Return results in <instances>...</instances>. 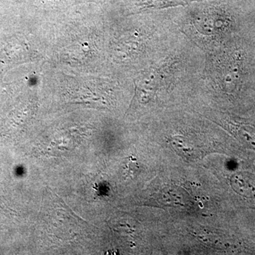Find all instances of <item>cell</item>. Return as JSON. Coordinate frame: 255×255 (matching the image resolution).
Here are the masks:
<instances>
[{"mask_svg":"<svg viewBox=\"0 0 255 255\" xmlns=\"http://www.w3.org/2000/svg\"><path fill=\"white\" fill-rule=\"evenodd\" d=\"M223 122L242 145L255 151V114L249 117L231 116L223 119Z\"/></svg>","mask_w":255,"mask_h":255,"instance_id":"cell-1","label":"cell"},{"mask_svg":"<svg viewBox=\"0 0 255 255\" xmlns=\"http://www.w3.org/2000/svg\"><path fill=\"white\" fill-rule=\"evenodd\" d=\"M198 0H145L142 5L146 8H164L167 6L184 5Z\"/></svg>","mask_w":255,"mask_h":255,"instance_id":"cell-2","label":"cell"}]
</instances>
